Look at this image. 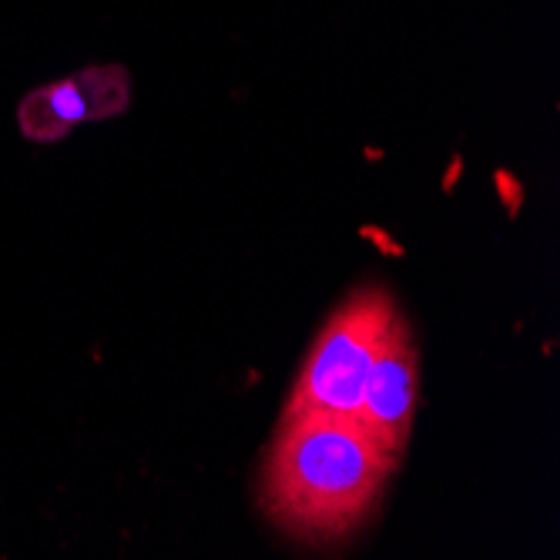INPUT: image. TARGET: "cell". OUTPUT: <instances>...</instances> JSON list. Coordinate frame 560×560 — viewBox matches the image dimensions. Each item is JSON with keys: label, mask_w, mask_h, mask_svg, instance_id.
Returning <instances> with one entry per match:
<instances>
[{"label": "cell", "mask_w": 560, "mask_h": 560, "mask_svg": "<svg viewBox=\"0 0 560 560\" xmlns=\"http://www.w3.org/2000/svg\"><path fill=\"white\" fill-rule=\"evenodd\" d=\"M396 464L355 417L292 410L262 474L266 514L295 540L336 544L370 517Z\"/></svg>", "instance_id": "cell-1"}, {"label": "cell", "mask_w": 560, "mask_h": 560, "mask_svg": "<svg viewBox=\"0 0 560 560\" xmlns=\"http://www.w3.org/2000/svg\"><path fill=\"white\" fill-rule=\"evenodd\" d=\"M420 399V355L410 329H399L383 355L373 363L370 380L363 386L355 420H360L389 453H402L413 430V413Z\"/></svg>", "instance_id": "cell-4"}, {"label": "cell", "mask_w": 560, "mask_h": 560, "mask_svg": "<svg viewBox=\"0 0 560 560\" xmlns=\"http://www.w3.org/2000/svg\"><path fill=\"white\" fill-rule=\"evenodd\" d=\"M402 326L396 302L383 285L352 292L305 352L285 413L326 410L352 417L373 363Z\"/></svg>", "instance_id": "cell-2"}, {"label": "cell", "mask_w": 560, "mask_h": 560, "mask_svg": "<svg viewBox=\"0 0 560 560\" xmlns=\"http://www.w3.org/2000/svg\"><path fill=\"white\" fill-rule=\"evenodd\" d=\"M128 105H131L128 71L121 65H97L24 94L18 121L24 138L50 144L65 138L74 125L108 121L125 115Z\"/></svg>", "instance_id": "cell-3"}]
</instances>
